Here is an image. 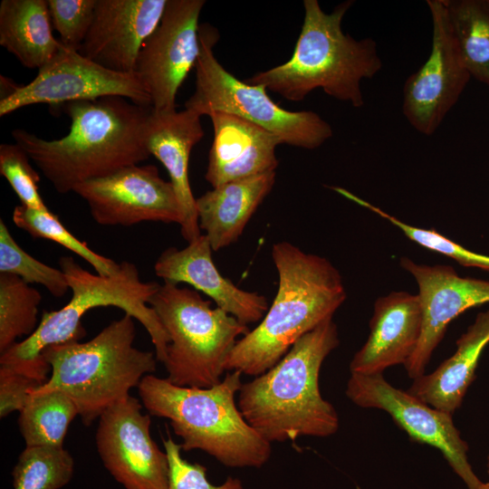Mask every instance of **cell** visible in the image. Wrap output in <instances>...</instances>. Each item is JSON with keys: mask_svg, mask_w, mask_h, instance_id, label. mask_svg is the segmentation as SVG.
<instances>
[{"mask_svg": "<svg viewBox=\"0 0 489 489\" xmlns=\"http://www.w3.org/2000/svg\"><path fill=\"white\" fill-rule=\"evenodd\" d=\"M60 107L71 120L62 138L47 140L22 129L12 131L14 143L58 193L73 192L85 181L139 165L150 157L145 133L151 106L107 96Z\"/></svg>", "mask_w": 489, "mask_h": 489, "instance_id": "cell-1", "label": "cell"}, {"mask_svg": "<svg viewBox=\"0 0 489 489\" xmlns=\"http://www.w3.org/2000/svg\"><path fill=\"white\" fill-rule=\"evenodd\" d=\"M272 257L279 280L276 295L259 324L237 340L227 371L252 377L266 372L346 300L342 277L328 259L289 242L274 244Z\"/></svg>", "mask_w": 489, "mask_h": 489, "instance_id": "cell-2", "label": "cell"}, {"mask_svg": "<svg viewBox=\"0 0 489 489\" xmlns=\"http://www.w3.org/2000/svg\"><path fill=\"white\" fill-rule=\"evenodd\" d=\"M339 343L337 326L328 319L300 338L273 367L243 383L239 410L269 443L326 437L338 431L339 416L320 392L319 374Z\"/></svg>", "mask_w": 489, "mask_h": 489, "instance_id": "cell-3", "label": "cell"}, {"mask_svg": "<svg viewBox=\"0 0 489 489\" xmlns=\"http://www.w3.org/2000/svg\"><path fill=\"white\" fill-rule=\"evenodd\" d=\"M72 298L57 311L43 312L35 331L1 353L0 367L32 378L42 384L48 379L51 366L42 354L52 345L79 340L85 334L81 319L96 307L114 306L137 320L149 333L158 361L167 360L169 338L154 310L148 305L160 284L141 281L137 266L120 263L110 276L94 274L82 268L72 256L59 259Z\"/></svg>", "mask_w": 489, "mask_h": 489, "instance_id": "cell-4", "label": "cell"}, {"mask_svg": "<svg viewBox=\"0 0 489 489\" xmlns=\"http://www.w3.org/2000/svg\"><path fill=\"white\" fill-rule=\"evenodd\" d=\"M352 4L345 1L326 14L317 0H304L303 24L292 57L244 82L291 101L321 88L336 100L362 107L361 81L373 78L382 62L375 40H356L343 33L341 22Z\"/></svg>", "mask_w": 489, "mask_h": 489, "instance_id": "cell-5", "label": "cell"}, {"mask_svg": "<svg viewBox=\"0 0 489 489\" xmlns=\"http://www.w3.org/2000/svg\"><path fill=\"white\" fill-rule=\"evenodd\" d=\"M241 376L230 371L213 387L196 388L149 374L138 391L149 415L169 420L182 450H202L228 467L261 468L272 446L246 422L235 402Z\"/></svg>", "mask_w": 489, "mask_h": 489, "instance_id": "cell-6", "label": "cell"}, {"mask_svg": "<svg viewBox=\"0 0 489 489\" xmlns=\"http://www.w3.org/2000/svg\"><path fill=\"white\" fill-rule=\"evenodd\" d=\"M135 337L134 318L125 313L88 341L45 348L42 354L51 366V375L33 392L65 393L76 405L82 423L90 426L156 371V354L137 349Z\"/></svg>", "mask_w": 489, "mask_h": 489, "instance_id": "cell-7", "label": "cell"}, {"mask_svg": "<svg viewBox=\"0 0 489 489\" xmlns=\"http://www.w3.org/2000/svg\"><path fill=\"white\" fill-rule=\"evenodd\" d=\"M167 331V379L180 387L210 388L222 380L239 337L250 330L187 287L160 284L149 302Z\"/></svg>", "mask_w": 489, "mask_h": 489, "instance_id": "cell-8", "label": "cell"}, {"mask_svg": "<svg viewBox=\"0 0 489 489\" xmlns=\"http://www.w3.org/2000/svg\"><path fill=\"white\" fill-rule=\"evenodd\" d=\"M218 38L216 28L200 24L196 87L185 109L201 117L214 112L237 116L272 132L282 143L306 149H317L332 136L331 126L316 112L286 110L264 86L242 82L227 72L214 54Z\"/></svg>", "mask_w": 489, "mask_h": 489, "instance_id": "cell-9", "label": "cell"}, {"mask_svg": "<svg viewBox=\"0 0 489 489\" xmlns=\"http://www.w3.org/2000/svg\"><path fill=\"white\" fill-rule=\"evenodd\" d=\"M1 79L8 86V91L0 100L1 117L30 105L61 106L107 96L123 97L152 107L149 94L134 72L111 71L66 46L39 69L29 83L10 84L3 76Z\"/></svg>", "mask_w": 489, "mask_h": 489, "instance_id": "cell-10", "label": "cell"}, {"mask_svg": "<svg viewBox=\"0 0 489 489\" xmlns=\"http://www.w3.org/2000/svg\"><path fill=\"white\" fill-rule=\"evenodd\" d=\"M345 392L359 407L386 411L412 440L438 449L468 489L481 486L483 482L467 457L468 445L455 426L452 414L393 387L382 374L351 373Z\"/></svg>", "mask_w": 489, "mask_h": 489, "instance_id": "cell-11", "label": "cell"}, {"mask_svg": "<svg viewBox=\"0 0 489 489\" xmlns=\"http://www.w3.org/2000/svg\"><path fill=\"white\" fill-rule=\"evenodd\" d=\"M206 1L168 0L163 16L139 53L134 73L154 110H176L177 93L199 55V16Z\"/></svg>", "mask_w": 489, "mask_h": 489, "instance_id": "cell-12", "label": "cell"}, {"mask_svg": "<svg viewBox=\"0 0 489 489\" xmlns=\"http://www.w3.org/2000/svg\"><path fill=\"white\" fill-rule=\"evenodd\" d=\"M431 52L403 86L402 111L418 132L430 136L455 105L471 76L462 60L443 0H427Z\"/></svg>", "mask_w": 489, "mask_h": 489, "instance_id": "cell-13", "label": "cell"}, {"mask_svg": "<svg viewBox=\"0 0 489 489\" xmlns=\"http://www.w3.org/2000/svg\"><path fill=\"white\" fill-rule=\"evenodd\" d=\"M98 419L97 451L110 475L124 489H168V456L151 437L142 403L129 395Z\"/></svg>", "mask_w": 489, "mask_h": 489, "instance_id": "cell-14", "label": "cell"}, {"mask_svg": "<svg viewBox=\"0 0 489 489\" xmlns=\"http://www.w3.org/2000/svg\"><path fill=\"white\" fill-rule=\"evenodd\" d=\"M73 192L85 200L91 217L101 225L182 223V209L174 187L160 177L154 165L125 167L85 181Z\"/></svg>", "mask_w": 489, "mask_h": 489, "instance_id": "cell-15", "label": "cell"}, {"mask_svg": "<svg viewBox=\"0 0 489 489\" xmlns=\"http://www.w3.org/2000/svg\"><path fill=\"white\" fill-rule=\"evenodd\" d=\"M400 266L417 284L423 313L419 343L404 365L408 377L415 379L424 375L449 323L464 312L489 303V280L462 277L449 265L422 264L408 257L400 259Z\"/></svg>", "mask_w": 489, "mask_h": 489, "instance_id": "cell-16", "label": "cell"}, {"mask_svg": "<svg viewBox=\"0 0 489 489\" xmlns=\"http://www.w3.org/2000/svg\"><path fill=\"white\" fill-rule=\"evenodd\" d=\"M168 0H96L79 51L114 72L133 73L142 45L158 25Z\"/></svg>", "mask_w": 489, "mask_h": 489, "instance_id": "cell-17", "label": "cell"}, {"mask_svg": "<svg viewBox=\"0 0 489 489\" xmlns=\"http://www.w3.org/2000/svg\"><path fill=\"white\" fill-rule=\"evenodd\" d=\"M212 251L207 237L201 235L183 249L163 251L154 264L155 273L166 283L192 285L245 325L260 322L269 309L267 298L242 290L224 277L213 262Z\"/></svg>", "mask_w": 489, "mask_h": 489, "instance_id": "cell-18", "label": "cell"}, {"mask_svg": "<svg viewBox=\"0 0 489 489\" xmlns=\"http://www.w3.org/2000/svg\"><path fill=\"white\" fill-rule=\"evenodd\" d=\"M422 326L417 294L401 291L378 298L369 321V335L353 356L350 372L382 374L389 367L405 365L419 343Z\"/></svg>", "mask_w": 489, "mask_h": 489, "instance_id": "cell-19", "label": "cell"}, {"mask_svg": "<svg viewBox=\"0 0 489 489\" xmlns=\"http://www.w3.org/2000/svg\"><path fill=\"white\" fill-rule=\"evenodd\" d=\"M204 136L201 116L183 110H152L146 126V145L150 156L167 169L182 209L181 235L188 243L201 235L196 206L188 180V162L193 147Z\"/></svg>", "mask_w": 489, "mask_h": 489, "instance_id": "cell-20", "label": "cell"}, {"mask_svg": "<svg viewBox=\"0 0 489 489\" xmlns=\"http://www.w3.org/2000/svg\"><path fill=\"white\" fill-rule=\"evenodd\" d=\"M209 117L214 139L205 178L213 187L275 171V149L282 144L277 136L232 114L214 112Z\"/></svg>", "mask_w": 489, "mask_h": 489, "instance_id": "cell-21", "label": "cell"}, {"mask_svg": "<svg viewBox=\"0 0 489 489\" xmlns=\"http://www.w3.org/2000/svg\"><path fill=\"white\" fill-rule=\"evenodd\" d=\"M274 182L271 171L222 184L196 198L199 228L213 251L237 241Z\"/></svg>", "mask_w": 489, "mask_h": 489, "instance_id": "cell-22", "label": "cell"}, {"mask_svg": "<svg viewBox=\"0 0 489 489\" xmlns=\"http://www.w3.org/2000/svg\"><path fill=\"white\" fill-rule=\"evenodd\" d=\"M488 344L489 310L476 315L456 340L455 353L433 372L415 379L408 391L429 406L453 414L461 406Z\"/></svg>", "mask_w": 489, "mask_h": 489, "instance_id": "cell-23", "label": "cell"}, {"mask_svg": "<svg viewBox=\"0 0 489 489\" xmlns=\"http://www.w3.org/2000/svg\"><path fill=\"white\" fill-rule=\"evenodd\" d=\"M47 0H2L0 44L24 67L41 69L63 48L52 32Z\"/></svg>", "mask_w": 489, "mask_h": 489, "instance_id": "cell-24", "label": "cell"}, {"mask_svg": "<svg viewBox=\"0 0 489 489\" xmlns=\"http://www.w3.org/2000/svg\"><path fill=\"white\" fill-rule=\"evenodd\" d=\"M471 78L489 85V0H443Z\"/></svg>", "mask_w": 489, "mask_h": 489, "instance_id": "cell-25", "label": "cell"}, {"mask_svg": "<svg viewBox=\"0 0 489 489\" xmlns=\"http://www.w3.org/2000/svg\"><path fill=\"white\" fill-rule=\"evenodd\" d=\"M77 416L76 405L65 393L32 392L18 417L25 446L63 447L68 428Z\"/></svg>", "mask_w": 489, "mask_h": 489, "instance_id": "cell-26", "label": "cell"}, {"mask_svg": "<svg viewBox=\"0 0 489 489\" xmlns=\"http://www.w3.org/2000/svg\"><path fill=\"white\" fill-rule=\"evenodd\" d=\"M41 301L39 291L23 279L0 273V353L35 331Z\"/></svg>", "mask_w": 489, "mask_h": 489, "instance_id": "cell-27", "label": "cell"}, {"mask_svg": "<svg viewBox=\"0 0 489 489\" xmlns=\"http://www.w3.org/2000/svg\"><path fill=\"white\" fill-rule=\"evenodd\" d=\"M74 465L63 447L25 446L12 471L14 489H61L72 480Z\"/></svg>", "mask_w": 489, "mask_h": 489, "instance_id": "cell-28", "label": "cell"}, {"mask_svg": "<svg viewBox=\"0 0 489 489\" xmlns=\"http://www.w3.org/2000/svg\"><path fill=\"white\" fill-rule=\"evenodd\" d=\"M12 218L17 227L33 237L53 241L81 256L100 275L110 276L119 269L120 264L89 248L86 243L74 236L51 211H39L20 205L14 207Z\"/></svg>", "mask_w": 489, "mask_h": 489, "instance_id": "cell-29", "label": "cell"}, {"mask_svg": "<svg viewBox=\"0 0 489 489\" xmlns=\"http://www.w3.org/2000/svg\"><path fill=\"white\" fill-rule=\"evenodd\" d=\"M0 273H10L27 283L43 285L53 296L62 297L70 289L61 269L45 264L26 253L0 220Z\"/></svg>", "mask_w": 489, "mask_h": 489, "instance_id": "cell-30", "label": "cell"}, {"mask_svg": "<svg viewBox=\"0 0 489 489\" xmlns=\"http://www.w3.org/2000/svg\"><path fill=\"white\" fill-rule=\"evenodd\" d=\"M333 189L349 199L371 210L380 217L388 220L393 225L398 227L409 240L417 243L422 247L444 254L455 260L462 266L489 271V255L471 251L446 237L434 228L427 229L406 224L398 218L386 213L379 207L366 202L345 189L340 187H333Z\"/></svg>", "mask_w": 489, "mask_h": 489, "instance_id": "cell-31", "label": "cell"}, {"mask_svg": "<svg viewBox=\"0 0 489 489\" xmlns=\"http://www.w3.org/2000/svg\"><path fill=\"white\" fill-rule=\"evenodd\" d=\"M27 153L16 143L0 145V174L6 178L21 205L39 211H50L38 189L39 174Z\"/></svg>", "mask_w": 489, "mask_h": 489, "instance_id": "cell-32", "label": "cell"}, {"mask_svg": "<svg viewBox=\"0 0 489 489\" xmlns=\"http://www.w3.org/2000/svg\"><path fill=\"white\" fill-rule=\"evenodd\" d=\"M47 4L59 41L80 51L93 20L96 0H47Z\"/></svg>", "mask_w": 489, "mask_h": 489, "instance_id": "cell-33", "label": "cell"}, {"mask_svg": "<svg viewBox=\"0 0 489 489\" xmlns=\"http://www.w3.org/2000/svg\"><path fill=\"white\" fill-rule=\"evenodd\" d=\"M169 475L168 489H244L242 481L228 476L222 484H214L206 476V468L198 463H190L181 455L182 447L168 436L163 439Z\"/></svg>", "mask_w": 489, "mask_h": 489, "instance_id": "cell-34", "label": "cell"}, {"mask_svg": "<svg viewBox=\"0 0 489 489\" xmlns=\"http://www.w3.org/2000/svg\"><path fill=\"white\" fill-rule=\"evenodd\" d=\"M43 384L32 378L0 367V417L20 412L30 395Z\"/></svg>", "mask_w": 489, "mask_h": 489, "instance_id": "cell-35", "label": "cell"}, {"mask_svg": "<svg viewBox=\"0 0 489 489\" xmlns=\"http://www.w3.org/2000/svg\"><path fill=\"white\" fill-rule=\"evenodd\" d=\"M478 489H489V482L483 483Z\"/></svg>", "mask_w": 489, "mask_h": 489, "instance_id": "cell-36", "label": "cell"}, {"mask_svg": "<svg viewBox=\"0 0 489 489\" xmlns=\"http://www.w3.org/2000/svg\"><path fill=\"white\" fill-rule=\"evenodd\" d=\"M486 466H487V472L489 474V455L487 457V464H486Z\"/></svg>", "mask_w": 489, "mask_h": 489, "instance_id": "cell-37", "label": "cell"}]
</instances>
